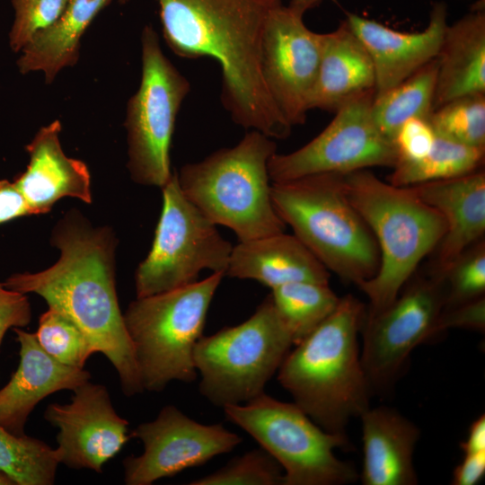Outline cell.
Returning <instances> with one entry per match:
<instances>
[{
	"label": "cell",
	"mask_w": 485,
	"mask_h": 485,
	"mask_svg": "<svg viewBox=\"0 0 485 485\" xmlns=\"http://www.w3.org/2000/svg\"><path fill=\"white\" fill-rule=\"evenodd\" d=\"M156 2L164 40L176 56L207 57L219 64L221 101L233 121L274 140L287 138L293 127L275 104L261 70L266 19L281 0Z\"/></svg>",
	"instance_id": "obj_1"
},
{
	"label": "cell",
	"mask_w": 485,
	"mask_h": 485,
	"mask_svg": "<svg viewBox=\"0 0 485 485\" xmlns=\"http://www.w3.org/2000/svg\"><path fill=\"white\" fill-rule=\"evenodd\" d=\"M51 242L59 259L42 271L15 273L3 284L34 293L71 319L118 373L123 393L144 391L133 343L120 311L115 284L116 240L108 227H93L78 213L56 225Z\"/></svg>",
	"instance_id": "obj_2"
},
{
	"label": "cell",
	"mask_w": 485,
	"mask_h": 485,
	"mask_svg": "<svg viewBox=\"0 0 485 485\" xmlns=\"http://www.w3.org/2000/svg\"><path fill=\"white\" fill-rule=\"evenodd\" d=\"M366 313L357 297H340L335 310L289 350L278 370V380L294 402L330 433L346 436L351 418L370 407L373 393L357 340Z\"/></svg>",
	"instance_id": "obj_3"
},
{
	"label": "cell",
	"mask_w": 485,
	"mask_h": 485,
	"mask_svg": "<svg viewBox=\"0 0 485 485\" xmlns=\"http://www.w3.org/2000/svg\"><path fill=\"white\" fill-rule=\"evenodd\" d=\"M341 181L379 251L376 273L357 286L369 300L366 313L374 314L396 299L418 265L436 250L445 224L408 187L384 181L368 170L342 174Z\"/></svg>",
	"instance_id": "obj_4"
},
{
	"label": "cell",
	"mask_w": 485,
	"mask_h": 485,
	"mask_svg": "<svg viewBox=\"0 0 485 485\" xmlns=\"http://www.w3.org/2000/svg\"><path fill=\"white\" fill-rule=\"evenodd\" d=\"M275 153L274 139L250 130L235 146L181 166L177 180L188 199L212 223L231 229L239 242L283 233L268 167Z\"/></svg>",
	"instance_id": "obj_5"
},
{
	"label": "cell",
	"mask_w": 485,
	"mask_h": 485,
	"mask_svg": "<svg viewBox=\"0 0 485 485\" xmlns=\"http://www.w3.org/2000/svg\"><path fill=\"white\" fill-rule=\"evenodd\" d=\"M342 174L271 182L274 207L286 225L329 270L359 286L379 267L369 228L344 193Z\"/></svg>",
	"instance_id": "obj_6"
},
{
	"label": "cell",
	"mask_w": 485,
	"mask_h": 485,
	"mask_svg": "<svg viewBox=\"0 0 485 485\" xmlns=\"http://www.w3.org/2000/svg\"><path fill=\"white\" fill-rule=\"evenodd\" d=\"M225 274L163 293L137 297L124 315L144 390L161 392L172 381L197 378L193 352Z\"/></svg>",
	"instance_id": "obj_7"
},
{
	"label": "cell",
	"mask_w": 485,
	"mask_h": 485,
	"mask_svg": "<svg viewBox=\"0 0 485 485\" xmlns=\"http://www.w3.org/2000/svg\"><path fill=\"white\" fill-rule=\"evenodd\" d=\"M293 345L269 295L245 322L198 340L193 359L199 392L223 408L254 399L264 392Z\"/></svg>",
	"instance_id": "obj_8"
},
{
	"label": "cell",
	"mask_w": 485,
	"mask_h": 485,
	"mask_svg": "<svg viewBox=\"0 0 485 485\" xmlns=\"http://www.w3.org/2000/svg\"><path fill=\"white\" fill-rule=\"evenodd\" d=\"M226 419L251 436L281 466L283 485H342L358 475L334 451L348 446L347 436L318 426L295 402L265 392L242 404L226 405Z\"/></svg>",
	"instance_id": "obj_9"
},
{
	"label": "cell",
	"mask_w": 485,
	"mask_h": 485,
	"mask_svg": "<svg viewBox=\"0 0 485 485\" xmlns=\"http://www.w3.org/2000/svg\"><path fill=\"white\" fill-rule=\"evenodd\" d=\"M141 61L140 84L126 110L127 166L135 182L162 189L172 175V139L190 84L163 54L151 25L141 32Z\"/></svg>",
	"instance_id": "obj_10"
},
{
	"label": "cell",
	"mask_w": 485,
	"mask_h": 485,
	"mask_svg": "<svg viewBox=\"0 0 485 485\" xmlns=\"http://www.w3.org/2000/svg\"><path fill=\"white\" fill-rule=\"evenodd\" d=\"M163 207L146 258L135 274L137 297L198 281L204 269L225 273L233 245L181 191L176 172L162 188Z\"/></svg>",
	"instance_id": "obj_11"
},
{
	"label": "cell",
	"mask_w": 485,
	"mask_h": 485,
	"mask_svg": "<svg viewBox=\"0 0 485 485\" xmlns=\"http://www.w3.org/2000/svg\"><path fill=\"white\" fill-rule=\"evenodd\" d=\"M375 93V90L367 91L345 101L330 124L302 147L288 154L275 153L268 164L271 182L394 167L398 162L395 146L373 118Z\"/></svg>",
	"instance_id": "obj_12"
},
{
	"label": "cell",
	"mask_w": 485,
	"mask_h": 485,
	"mask_svg": "<svg viewBox=\"0 0 485 485\" xmlns=\"http://www.w3.org/2000/svg\"><path fill=\"white\" fill-rule=\"evenodd\" d=\"M446 297L443 278H421L384 310L367 314L361 328L362 366L372 393L387 392L413 349L437 334Z\"/></svg>",
	"instance_id": "obj_13"
},
{
	"label": "cell",
	"mask_w": 485,
	"mask_h": 485,
	"mask_svg": "<svg viewBox=\"0 0 485 485\" xmlns=\"http://www.w3.org/2000/svg\"><path fill=\"white\" fill-rule=\"evenodd\" d=\"M130 436L143 443L144 452L124 459L127 485H150L174 476L231 452L242 442L222 424L198 423L173 405L163 407L155 419L139 424Z\"/></svg>",
	"instance_id": "obj_14"
},
{
	"label": "cell",
	"mask_w": 485,
	"mask_h": 485,
	"mask_svg": "<svg viewBox=\"0 0 485 485\" xmlns=\"http://www.w3.org/2000/svg\"><path fill=\"white\" fill-rule=\"evenodd\" d=\"M323 33L308 29L303 15L276 4L269 13L261 47V70L267 88L292 126L305 122L317 77Z\"/></svg>",
	"instance_id": "obj_15"
},
{
	"label": "cell",
	"mask_w": 485,
	"mask_h": 485,
	"mask_svg": "<svg viewBox=\"0 0 485 485\" xmlns=\"http://www.w3.org/2000/svg\"><path fill=\"white\" fill-rule=\"evenodd\" d=\"M71 401L47 407L44 419L58 429L59 463L101 472L130 437L128 422L115 410L104 385L90 381L75 388Z\"/></svg>",
	"instance_id": "obj_16"
},
{
	"label": "cell",
	"mask_w": 485,
	"mask_h": 485,
	"mask_svg": "<svg viewBox=\"0 0 485 485\" xmlns=\"http://www.w3.org/2000/svg\"><path fill=\"white\" fill-rule=\"evenodd\" d=\"M346 22L371 58L375 94L392 88L435 59L448 24L444 3L433 5L427 27L416 32L393 30L355 13H348Z\"/></svg>",
	"instance_id": "obj_17"
},
{
	"label": "cell",
	"mask_w": 485,
	"mask_h": 485,
	"mask_svg": "<svg viewBox=\"0 0 485 485\" xmlns=\"http://www.w3.org/2000/svg\"><path fill=\"white\" fill-rule=\"evenodd\" d=\"M420 200L436 210L445 232L436 246L433 276L444 278L452 264L485 232V172L471 173L408 187Z\"/></svg>",
	"instance_id": "obj_18"
},
{
	"label": "cell",
	"mask_w": 485,
	"mask_h": 485,
	"mask_svg": "<svg viewBox=\"0 0 485 485\" xmlns=\"http://www.w3.org/2000/svg\"><path fill=\"white\" fill-rule=\"evenodd\" d=\"M13 331L20 345V364L0 389V425L22 436L29 415L40 401L57 391H74L88 382L91 374L56 360L40 347L35 333L20 328Z\"/></svg>",
	"instance_id": "obj_19"
},
{
	"label": "cell",
	"mask_w": 485,
	"mask_h": 485,
	"mask_svg": "<svg viewBox=\"0 0 485 485\" xmlns=\"http://www.w3.org/2000/svg\"><path fill=\"white\" fill-rule=\"evenodd\" d=\"M59 120L42 127L25 146L30 161L13 181L33 215L48 213L64 197L92 202L91 174L86 164L63 151Z\"/></svg>",
	"instance_id": "obj_20"
},
{
	"label": "cell",
	"mask_w": 485,
	"mask_h": 485,
	"mask_svg": "<svg viewBox=\"0 0 485 485\" xmlns=\"http://www.w3.org/2000/svg\"><path fill=\"white\" fill-rule=\"evenodd\" d=\"M362 420L363 467L365 485H415L418 476L413 454L420 431L394 409L370 407L360 415Z\"/></svg>",
	"instance_id": "obj_21"
},
{
	"label": "cell",
	"mask_w": 485,
	"mask_h": 485,
	"mask_svg": "<svg viewBox=\"0 0 485 485\" xmlns=\"http://www.w3.org/2000/svg\"><path fill=\"white\" fill-rule=\"evenodd\" d=\"M225 276L272 289L298 281L329 284L330 272L295 234L283 232L233 246Z\"/></svg>",
	"instance_id": "obj_22"
},
{
	"label": "cell",
	"mask_w": 485,
	"mask_h": 485,
	"mask_svg": "<svg viewBox=\"0 0 485 485\" xmlns=\"http://www.w3.org/2000/svg\"><path fill=\"white\" fill-rule=\"evenodd\" d=\"M433 110L461 97L485 93V8L479 1L447 24L438 54Z\"/></svg>",
	"instance_id": "obj_23"
},
{
	"label": "cell",
	"mask_w": 485,
	"mask_h": 485,
	"mask_svg": "<svg viewBox=\"0 0 485 485\" xmlns=\"http://www.w3.org/2000/svg\"><path fill=\"white\" fill-rule=\"evenodd\" d=\"M371 90L375 91L373 63L345 20L336 30L323 33L309 109L335 112L348 100Z\"/></svg>",
	"instance_id": "obj_24"
},
{
	"label": "cell",
	"mask_w": 485,
	"mask_h": 485,
	"mask_svg": "<svg viewBox=\"0 0 485 485\" xmlns=\"http://www.w3.org/2000/svg\"><path fill=\"white\" fill-rule=\"evenodd\" d=\"M111 0H69L58 20L38 32L20 51L17 59L21 74L41 71L46 84H51L66 66L79 57L80 40L97 14Z\"/></svg>",
	"instance_id": "obj_25"
},
{
	"label": "cell",
	"mask_w": 485,
	"mask_h": 485,
	"mask_svg": "<svg viewBox=\"0 0 485 485\" xmlns=\"http://www.w3.org/2000/svg\"><path fill=\"white\" fill-rule=\"evenodd\" d=\"M436 71L435 58L392 88L375 93L373 118L384 136L392 140L397 129L410 119H428L433 111Z\"/></svg>",
	"instance_id": "obj_26"
},
{
	"label": "cell",
	"mask_w": 485,
	"mask_h": 485,
	"mask_svg": "<svg viewBox=\"0 0 485 485\" xmlns=\"http://www.w3.org/2000/svg\"><path fill=\"white\" fill-rule=\"evenodd\" d=\"M485 148L474 147L436 134L429 153L418 161H399L389 182L410 187L420 183L451 179L481 168Z\"/></svg>",
	"instance_id": "obj_27"
},
{
	"label": "cell",
	"mask_w": 485,
	"mask_h": 485,
	"mask_svg": "<svg viewBox=\"0 0 485 485\" xmlns=\"http://www.w3.org/2000/svg\"><path fill=\"white\" fill-rule=\"evenodd\" d=\"M269 295L294 346L335 310L340 298L329 284L309 281L278 286L272 288Z\"/></svg>",
	"instance_id": "obj_28"
},
{
	"label": "cell",
	"mask_w": 485,
	"mask_h": 485,
	"mask_svg": "<svg viewBox=\"0 0 485 485\" xmlns=\"http://www.w3.org/2000/svg\"><path fill=\"white\" fill-rule=\"evenodd\" d=\"M59 463L55 449L43 441L17 436L0 425V470L16 485L55 483Z\"/></svg>",
	"instance_id": "obj_29"
},
{
	"label": "cell",
	"mask_w": 485,
	"mask_h": 485,
	"mask_svg": "<svg viewBox=\"0 0 485 485\" xmlns=\"http://www.w3.org/2000/svg\"><path fill=\"white\" fill-rule=\"evenodd\" d=\"M428 121L436 134L485 148V93L458 98L434 110Z\"/></svg>",
	"instance_id": "obj_30"
},
{
	"label": "cell",
	"mask_w": 485,
	"mask_h": 485,
	"mask_svg": "<svg viewBox=\"0 0 485 485\" xmlns=\"http://www.w3.org/2000/svg\"><path fill=\"white\" fill-rule=\"evenodd\" d=\"M35 335L48 355L69 366L84 369L89 357L96 353L82 330L67 316L52 308L40 315Z\"/></svg>",
	"instance_id": "obj_31"
},
{
	"label": "cell",
	"mask_w": 485,
	"mask_h": 485,
	"mask_svg": "<svg viewBox=\"0 0 485 485\" xmlns=\"http://www.w3.org/2000/svg\"><path fill=\"white\" fill-rule=\"evenodd\" d=\"M279 463L263 448L234 457L217 471L191 481L190 485H283Z\"/></svg>",
	"instance_id": "obj_32"
},
{
	"label": "cell",
	"mask_w": 485,
	"mask_h": 485,
	"mask_svg": "<svg viewBox=\"0 0 485 485\" xmlns=\"http://www.w3.org/2000/svg\"><path fill=\"white\" fill-rule=\"evenodd\" d=\"M444 280L446 289L445 308L484 296V242L463 253L448 269Z\"/></svg>",
	"instance_id": "obj_33"
},
{
	"label": "cell",
	"mask_w": 485,
	"mask_h": 485,
	"mask_svg": "<svg viewBox=\"0 0 485 485\" xmlns=\"http://www.w3.org/2000/svg\"><path fill=\"white\" fill-rule=\"evenodd\" d=\"M69 0H12L14 20L9 32V45L20 52L40 31L54 24Z\"/></svg>",
	"instance_id": "obj_34"
},
{
	"label": "cell",
	"mask_w": 485,
	"mask_h": 485,
	"mask_svg": "<svg viewBox=\"0 0 485 485\" xmlns=\"http://www.w3.org/2000/svg\"><path fill=\"white\" fill-rule=\"evenodd\" d=\"M436 132L428 119L412 118L403 122L395 132L392 142L399 161H418L431 150Z\"/></svg>",
	"instance_id": "obj_35"
},
{
	"label": "cell",
	"mask_w": 485,
	"mask_h": 485,
	"mask_svg": "<svg viewBox=\"0 0 485 485\" xmlns=\"http://www.w3.org/2000/svg\"><path fill=\"white\" fill-rule=\"evenodd\" d=\"M451 328L483 332L485 329L484 296L444 308L436 326L437 334Z\"/></svg>",
	"instance_id": "obj_36"
},
{
	"label": "cell",
	"mask_w": 485,
	"mask_h": 485,
	"mask_svg": "<svg viewBox=\"0 0 485 485\" xmlns=\"http://www.w3.org/2000/svg\"><path fill=\"white\" fill-rule=\"evenodd\" d=\"M31 309L26 294L7 288L0 283V344L10 328L27 326Z\"/></svg>",
	"instance_id": "obj_37"
},
{
	"label": "cell",
	"mask_w": 485,
	"mask_h": 485,
	"mask_svg": "<svg viewBox=\"0 0 485 485\" xmlns=\"http://www.w3.org/2000/svg\"><path fill=\"white\" fill-rule=\"evenodd\" d=\"M33 215V212L14 182L0 180V224Z\"/></svg>",
	"instance_id": "obj_38"
},
{
	"label": "cell",
	"mask_w": 485,
	"mask_h": 485,
	"mask_svg": "<svg viewBox=\"0 0 485 485\" xmlns=\"http://www.w3.org/2000/svg\"><path fill=\"white\" fill-rule=\"evenodd\" d=\"M485 475V452L465 454L453 472L454 485H475Z\"/></svg>",
	"instance_id": "obj_39"
},
{
	"label": "cell",
	"mask_w": 485,
	"mask_h": 485,
	"mask_svg": "<svg viewBox=\"0 0 485 485\" xmlns=\"http://www.w3.org/2000/svg\"><path fill=\"white\" fill-rule=\"evenodd\" d=\"M463 454L485 452V416L478 417L470 426L466 440L461 443Z\"/></svg>",
	"instance_id": "obj_40"
},
{
	"label": "cell",
	"mask_w": 485,
	"mask_h": 485,
	"mask_svg": "<svg viewBox=\"0 0 485 485\" xmlns=\"http://www.w3.org/2000/svg\"><path fill=\"white\" fill-rule=\"evenodd\" d=\"M322 0H289L288 7L304 15L305 12L315 7Z\"/></svg>",
	"instance_id": "obj_41"
}]
</instances>
